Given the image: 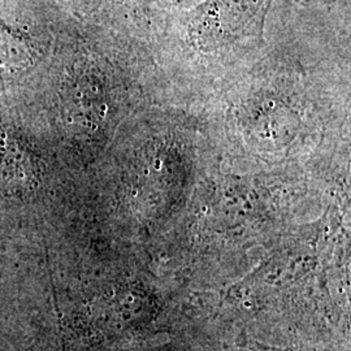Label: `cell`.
<instances>
[{"label":"cell","instance_id":"obj_1","mask_svg":"<svg viewBox=\"0 0 351 351\" xmlns=\"http://www.w3.org/2000/svg\"><path fill=\"white\" fill-rule=\"evenodd\" d=\"M271 0H210L189 27L193 45L208 53L250 49L263 37L264 17Z\"/></svg>","mask_w":351,"mask_h":351}]
</instances>
